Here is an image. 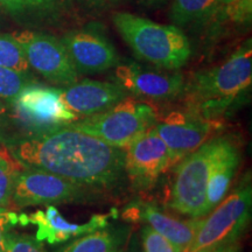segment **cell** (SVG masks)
Returning a JSON list of instances; mask_svg holds the SVG:
<instances>
[{
  "instance_id": "obj_22",
  "label": "cell",
  "mask_w": 252,
  "mask_h": 252,
  "mask_svg": "<svg viewBox=\"0 0 252 252\" xmlns=\"http://www.w3.org/2000/svg\"><path fill=\"white\" fill-rule=\"evenodd\" d=\"M33 82L30 74L0 65V99L11 105L24 88Z\"/></svg>"
},
{
  "instance_id": "obj_26",
  "label": "cell",
  "mask_w": 252,
  "mask_h": 252,
  "mask_svg": "<svg viewBox=\"0 0 252 252\" xmlns=\"http://www.w3.org/2000/svg\"><path fill=\"white\" fill-rule=\"evenodd\" d=\"M5 252H47L39 241L27 235L8 232L5 237Z\"/></svg>"
},
{
  "instance_id": "obj_3",
  "label": "cell",
  "mask_w": 252,
  "mask_h": 252,
  "mask_svg": "<svg viewBox=\"0 0 252 252\" xmlns=\"http://www.w3.org/2000/svg\"><path fill=\"white\" fill-rule=\"evenodd\" d=\"M112 21L138 59L165 70H178L191 56L188 37L175 25H162L127 12L113 13Z\"/></svg>"
},
{
  "instance_id": "obj_10",
  "label": "cell",
  "mask_w": 252,
  "mask_h": 252,
  "mask_svg": "<svg viewBox=\"0 0 252 252\" xmlns=\"http://www.w3.org/2000/svg\"><path fill=\"white\" fill-rule=\"evenodd\" d=\"M172 165L171 152L154 125L125 149V175L134 188L152 187Z\"/></svg>"
},
{
  "instance_id": "obj_12",
  "label": "cell",
  "mask_w": 252,
  "mask_h": 252,
  "mask_svg": "<svg viewBox=\"0 0 252 252\" xmlns=\"http://www.w3.org/2000/svg\"><path fill=\"white\" fill-rule=\"evenodd\" d=\"M115 80L127 94L154 100H168L184 94L186 81L175 70H153L132 61L115 67Z\"/></svg>"
},
{
  "instance_id": "obj_33",
  "label": "cell",
  "mask_w": 252,
  "mask_h": 252,
  "mask_svg": "<svg viewBox=\"0 0 252 252\" xmlns=\"http://www.w3.org/2000/svg\"><path fill=\"white\" fill-rule=\"evenodd\" d=\"M234 0H220V6H224V5H228L230 2H232Z\"/></svg>"
},
{
  "instance_id": "obj_7",
  "label": "cell",
  "mask_w": 252,
  "mask_h": 252,
  "mask_svg": "<svg viewBox=\"0 0 252 252\" xmlns=\"http://www.w3.org/2000/svg\"><path fill=\"white\" fill-rule=\"evenodd\" d=\"M214 138L180 160L175 169L169 207L182 215L206 217V194Z\"/></svg>"
},
{
  "instance_id": "obj_27",
  "label": "cell",
  "mask_w": 252,
  "mask_h": 252,
  "mask_svg": "<svg viewBox=\"0 0 252 252\" xmlns=\"http://www.w3.org/2000/svg\"><path fill=\"white\" fill-rule=\"evenodd\" d=\"M13 122L14 119L12 113H9L4 100L0 99V145H7L13 139V137L9 133Z\"/></svg>"
},
{
  "instance_id": "obj_23",
  "label": "cell",
  "mask_w": 252,
  "mask_h": 252,
  "mask_svg": "<svg viewBox=\"0 0 252 252\" xmlns=\"http://www.w3.org/2000/svg\"><path fill=\"white\" fill-rule=\"evenodd\" d=\"M17 173L11 160L0 153V210H5L11 203Z\"/></svg>"
},
{
  "instance_id": "obj_24",
  "label": "cell",
  "mask_w": 252,
  "mask_h": 252,
  "mask_svg": "<svg viewBox=\"0 0 252 252\" xmlns=\"http://www.w3.org/2000/svg\"><path fill=\"white\" fill-rule=\"evenodd\" d=\"M144 252H184L150 225H144L139 234Z\"/></svg>"
},
{
  "instance_id": "obj_30",
  "label": "cell",
  "mask_w": 252,
  "mask_h": 252,
  "mask_svg": "<svg viewBox=\"0 0 252 252\" xmlns=\"http://www.w3.org/2000/svg\"><path fill=\"white\" fill-rule=\"evenodd\" d=\"M77 1L89 8H99L104 5V0H77Z\"/></svg>"
},
{
  "instance_id": "obj_29",
  "label": "cell",
  "mask_w": 252,
  "mask_h": 252,
  "mask_svg": "<svg viewBox=\"0 0 252 252\" xmlns=\"http://www.w3.org/2000/svg\"><path fill=\"white\" fill-rule=\"evenodd\" d=\"M119 252H144L143 248H141L139 235L138 234L128 235L127 245L125 243V245Z\"/></svg>"
},
{
  "instance_id": "obj_4",
  "label": "cell",
  "mask_w": 252,
  "mask_h": 252,
  "mask_svg": "<svg viewBox=\"0 0 252 252\" xmlns=\"http://www.w3.org/2000/svg\"><path fill=\"white\" fill-rule=\"evenodd\" d=\"M158 119L157 110L150 103L126 96L105 111L64 126L94 135L111 146L126 149Z\"/></svg>"
},
{
  "instance_id": "obj_17",
  "label": "cell",
  "mask_w": 252,
  "mask_h": 252,
  "mask_svg": "<svg viewBox=\"0 0 252 252\" xmlns=\"http://www.w3.org/2000/svg\"><path fill=\"white\" fill-rule=\"evenodd\" d=\"M0 8L24 26L61 24L69 13L67 0H0Z\"/></svg>"
},
{
  "instance_id": "obj_14",
  "label": "cell",
  "mask_w": 252,
  "mask_h": 252,
  "mask_svg": "<svg viewBox=\"0 0 252 252\" xmlns=\"http://www.w3.org/2000/svg\"><path fill=\"white\" fill-rule=\"evenodd\" d=\"M126 96L127 93L116 82L84 80L60 88L62 104L78 119L105 111Z\"/></svg>"
},
{
  "instance_id": "obj_18",
  "label": "cell",
  "mask_w": 252,
  "mask_h": 252,
  "mask_svg": "<svg viewBox=\"0 0 252 252\" xmlns=\"http://www.w3.org/2000/svg\"><path fill=\"white\" fill-rule=\"evenodd\" d=\"M138 219L185 251L196 235L202 217L179 220L162 212L156 203H145L138 207Z\"/></svg>"
},
{
  "instance_id": "obj_28",
  "label": "cell",
  "mask_w": 252,
  "mask_h": 252,
  "mask_svg": "<svg viewBox=\"0 0 252 252\" xmlns=\"http://www.w3.org/2000/svg\"><path fill=\"white\" fill-rule=\"evenodd\" d=\"M18 223V216L13 213H7L0 210V252H5V237L7 234L9 225Z\"/></svg>"
},
{
  "instance_id": "obj_21",
  "label": "cell",
  "mask_w": 252,
  "mask_h": 252,
  "mask_svg": "<svg viewBox=\"0 0 252 252\" xmlns=\"http://www.w3.org/2000/svg\"><path fill=\"white\" fill-rule=\"evenodd\" d=\"M0 65L30 74V65L24 50L12 34L0 33Z\"/></svg>"
},
{
  "instance_id": "obj_2",
  "label": "cell",
  "mask_w": 252,
  "mask_h": 252,
  "mask_svg": "<svg viewBox=\"0 0 252 252\" xmlns=\"http://www.w3.org/2000/svg\"><path fill=\"white\" fill-rule=\"evenodd\" d=\"M252 47L248 40L215 68L198 71L186 83L187 109L208 121L220 122L230 106L250 89Z\"/></svg>"
},
{
  "instance_id": "obj_13",
  "label": "cell",
  "mask_w": 252,
  "mask_h": 252,
  "mask_svg": "<svg viewBox=\"0 0 252 252\" xmlns=\"http://www.w3.org/2000/svg\"><path fill=\"white\" fill-rule=\"evenodd\" d=\"M61 41L78 74H98L121 63L115 46L98 27L69 31Z\"/></svg>"
},
{
  "instance_id": "obj_25",
  "label": "cell",
  "mask_w": 252,
  "mask_h": 252,
  "mask_svg": "<svg viewBox=\"0 0 252 252\" xmlns=\"http://www.w3.org/2000/svg\"><path fill=\"white\" fill-rule=\"evenodd\" d=\"M219 8L222 9L223 18L231 23L243 25L251 21L252 0H234L228 5L219 6Z\"/></svg>"
},
{
  "instance_id": "obj_1",
  "label": "cell",
  "mask_w": 252,
  "mask_h": 252,
  "mask_svg": "<svg viewBox=\"0 0 252 252\" xmlns=\"http://www.w3.org/2000/svg\"><path fill=\"white\" fill-rule=\"evenodd\" d=\"M6 146L25 168L54 173L94 189L115 187L125 175V149L68 126L13 138Z\"/></svg>"
},
{
  "instance_id": "obj_19",
  "label": "cell",
  "mask_w": 252,
  "mask_h": 252,
  "mask_svg": "<svg viewBox=\"0 0 252 252\" xmlns=\"http://www.w3.org/2000/svg\"><path fill=\"white\" fill-rule=\"evenodd\" d=\"M128 235L126 226L105 225L74 239L58 252H119Z\"/></svg>"
},
{
  "instance_id": "obj_6",
  "label": "cell",
  "mask_w": 252,
  "mask_h": 252,
  "mask_svg": "<svg viewBox=\"0 0 252 252\" xmlns=\"http://www.w3.org/2000/svg\"><path fill=\"white\" fill-rule=\"evenodd\" d=\"M97 189L42 169L25 168L14 179L12 202L18 208L41 204L83 203L97 197Z\"/></svg>"
},
{
  "instance_id": "obj_16",
  "label": "cell",
  "mask_w": 252,
  "mask_h": 252,
  "mask_svg": "<svg viewBox=\"0 0 252 252\" xmlns=\"http://www.w3.org/2000/svg\"><path fill=\"white\" fill-rule=\"evenodd\" d=\"M108 217L109 215H94L87 223H71L68 222L53 204H49L46 210H36L30 215L24 214L18 216V223L21 225H27L30 223L36 225V241H46L47 243L54 245L104 228L108 225Z\"/></svg>"
},
{
  "instance_id": "obj_9",
  "label": "cell",
  "mask_w": 252,
  "mask_h": 252,
  "mask_svg": "<svg viewBox=\"0 0 252 252\" xmlns=\"http://www.w3.org/2000/svg\"><path fill=\"white\" fill-rule=\"evenodd\" d=\"M20 43L30 68L50 83L68 87L78 81V72L61 39L47 33L21 31L12 34Z\"/></svg>"
},
{
  "instance_id": "obj_34",
  "label": "cell",
  "mask_w": 252,
  "mask_h": 252,
  "mask_svg": "<svg viewBox=\"0 0 252 252\" xmlns=\"http://www.w3.org/2000/svg\"><path fill=\"white\" fill-rule=\"evenodd\" d=\"M111 1H119V0H111Z\"/></svg>"
},
{
  "instance_id": "obj_15",
  "label": "cell",
  "mask_w": 252,
  "mask_h": 252,
  "mask_svg": "<svg viewBox=\"0 0 252 252\" xmlns=\"http://www.w3.org/2000/svg\"><path fill=\"white\" fill-rule=\"evenodd\" d=\"M241 163L238 143L229 135H217L210 159L206 194V216L228 195L230 186Z\"/></svg>"
},
{
  "instance_id": "obj_11",
  "label": "cell",
  "mask_w": 252,
  "mask_h": 252,
  "mask_svg": "<svg viewBox=\"0 0 252 252\" xmlns=\"http://www.w3.org/2000/svg\"><path fill=\"white\" fill-rule=\"evenodd\" d=\"M172 156V162H178L212 139L214 132L220 128V122L208 121L197 113L186 109L173 111L156 124Z\"/></svg>"
},
{
  "instance_id": "obj_5",
  "label": "cell",
  "mask_w": 252,
  "mask_h": 252,
  "mask_svg": "<svg viewBox=\"0 0 252 252\" xmlns=\"http://www.w3.org/2000/svg\"><path fill=\"white\" fill-rule=\"evenodd\" d=\"M252 187L247 175L229 196L202 217L196 235L184 252H204L237 243L251 217Z\"/></svg>"
},
{
  "instance_id": "obj_32",
  "label": "cell",
  "mask_w": 252,
  "mask_h": 252,
  "mask_svg": "<svg viewBox=\"0 0 252 252\" xmlns=\"http://www.w3.org/2000/svg\"><path fill=\"white\" fill-rule=\"evenodd\" d=\"M144 1L150 6H159V5L163 4L166 0H144Z\"/></svg>"
},
{
  "instance_id": "obj_8",
  "label": "cell",
  "mask_w": 252,
  "mask_h": 252,
  "mask_svg": "<svg viewBox=\"0 0 252 252\" xmlns=\"http://www.w3.org/2000/svg\"><path fill=\"white\" fill-rule=\"evenodd\" d=\"M11 106L14 122L26 126L30 130L27 134L55 130L78 119L62 104L60 88L40 86L35 82L24 88Z\"/></svg>"
},
{
  "instance_id": "obj_20",
  "label": "cell",
  "mask_w": 252,
  "mask_h": 252,
  "mask_svg": "<svg viewBox=\"0 0 252 252\" xmlns=\"http://www.w3.org/2000/svg\"><path fill=\"white\" fill-rule=\"evenodd\" d=\"M220 0H173L169 19L175 26L185 27L214 17Z\"/></svg>"
},
{
  "instance_id": "obj_31",
  "label": "cell",
  "mask_w": 252,
  "mask_h": 252,
  "mask_svg": "<svg viewBox=\"0 0 252 252\" xmlns=\"http://www.w3.org/2000/svg\"><path fill=\"white\" fill-rule=\"evenodd\" d=\"M204 252H239V248L237 243L231 245H225V247H220L217 249H213V250L204 251Z\"/></svg>"
}]
</instances>
